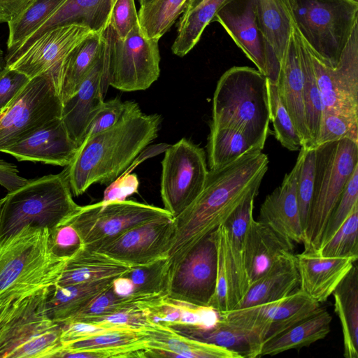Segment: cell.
Wrapping results in <instances>:
<instances>
[{"label": "cell", "instance_id": "cell-1", "mask_svg": "<svg viewBox=\"0 0 358 358\" xmlns=\"http://www.w3.org/2000/svg\"><path fill=\"white\" fill-rule=\"evenodd\" d=\"M268 162L266 154L255 150L209 170L203 191L173 217L175 232L165 262L167 276L195 245L226 222L253 187L261 185Z\"/></svg>", "mask_w": 358, "mask_h": 358}, {"label": "cell", "instance_id": "cell-2", "mask_svg": "<svg viewBox=\"0 0 358 358\" xmlns=\"http://www.w3.org/2000/svg\"><path fill=\"white\" fill-rule=\"evenodd\" d=\"M159 114L143 113L129 101L120 120L112 127L83 141L66 166L72 194H83L92 185H108L129 166L157 136Z\"/></svg>", "mask_w": 358, "mask_h": 358}, {"label": "cell", "instance_id": "cell-3", "mask_svg": "<svg viewBox=\"0 0 358 358\" xmlns=\"http://www.w3.org/2000/svg\"><path fill=\"white\" fill-rule=\"evenodd\" d=\"M49 288L0 299V358H58L61 324L46 313Z\"/></svg>", "mask_w": 358, "mask_h": 358}, {"label": "cell", "instance_id": "cell-4", "mask_svg": "<svg viewBox=\"0 0 358 358\" xmlns=\"http://www.w3.org/2000/svg\"><path fill=\"white\" fill-rule=\"evenodd\" d=\"M269 122L267 78L249 66L226 71L214 92L210 127L238 130L264 149Z\"/></svg>", "mask_w": 358, "mask_h": 358}, {"label": "cell", "instance_id": "cell-5", "mask_svg": "<svg viewBox=\"0 0 358 358\" xmlns=\"http://www.w3.org/2000/svg\"><path fill=\"white\" fill-rule=\"evenodd\" d=\"M68 259L52 252L47 227L27 225L0 238V299L56 284Z\"/></svg>", "mask_w": 358, "mask_h": 358}, {"label": "cell", "instance_id": "cell-6", "mask_svg": "<svg viewBox=\"0 0 358 358\" xmlns=\"http://www.w3.org/2000/svg\"><path fill=\"white\" fill-rule=\"evenodd\" d=\"M80 206L73 199L66 168L57 174L29 180L4 197L0 213V238L27 225L50 230Z\"/></svg>", "mask_w": 358, "mask_h": 358}, {"label": "cell", "instance_id": "cell-7", "mask_svg": "<svg viewBox=\"0 0 358 358\" xmlns=\"http://www.w3.org/2000/svg\"><path fill=\"white\" fill-rule=\"evenodd\" d=\"M292 20L309 50L334 66L356 24L358 0H289Z\"/></svg>", "mask_w": 358, "mask_h": 358}, {"label": "cell", "instance_id": "cell-8", "mask_svg": "<svg viewBox=\"0 0 358 358\" xmlns=\"http://www.w3.org/2000/svg\"><path fill=\"white\" fill-rule=\"evenodd\" d=\"M315 148L313 195L303 244L304 251L316 252L329 218L358 166V143L343 138Z\"/></svg>", "mask_w": 358, "mask_h": 358}, {"label": "cell", "instance_id": "cell-9", "mask_svg": "<svg viewBox=\"0 0 358 358\" xmlns=\"http://www.w3.org/2000/svg\"><path fill=\"white\" fill-rule=\"evenodd\" d=\"M108 84L123 92L148 89L160 74L159 41L148 38L136 24L123 38L108 27Z\"/></svg>", "mask_w": 358, "mask_h": 358}, {"label": "cell", "instance_id": "cell-10", "mask_svg": "<svg viewBox=\"0 0 358 358\" xmlns=\"http://www.w3.org/2000/svg\"><path fill=\"white\" fill-rule=\"evenodd\" d=\"M56 76L48 71L29 80L0 120V152L62 116Z\"/></svg>", "mask_w": 358, "mask_h": 358}, {"label": "cell", "instance_id": "cell-11", "mask_svg": "<svg viewBox=\"0 0 358 358\" xmlns=\"http://www.w3.org/2000/svg\"><path fill=\"white\" fill-rule=\"evenodd\" d=\"M164 153L161 197L164 208L176 217L203 191L209 171L204 150L185 138L170 145Z\"/></svg>", "mask_w": 358, "mask_h": 358}, {"label": "cell", "instance_id": "cell-12", "mask_svg": "<svg viewBox=\"0 0 358 358\" xmlns=\"http://www.w3.org/2000/svg\"><path fill=\"white\" fill-rule=\"evenodd\" d=\"M167 216L172 215L164 208L124 200L80 206L64 222L76 229L83 246H89L109 241L136 225Z\"/></svg>", "mask_w": 358, "mask_h": 358}, {"label": "cell", "instance_id": "cell-13", "mask_svg": "<svg viewBox=\"0 0 358 358\" xmlns=\"http://www.w3.org/2000/svg\"><path fill=\"white\" fill-rule=\"evenodd\" d=\"M320 303L298 288L280 299L219 313L220 320L248 331L262 344L317 312Z\"/></svg>", "mask_w": 358, "mask_h": 358}, {"label": "cell", "instance_id": "cell-14", "mask_svg": "<svg viewBox=\"0 0 358 358\" xmlns=\"http://www.w3.org/2000/svg\"><path fill=\"white\" fill-rule=\"evenodd\" d=\"M309 52L322 97L323 113L358 119V24L336 66L325 64Z\"/></svg>", "mask_w": 358, "mask_h": 358}, {"label": "cell", "instance_id": "cell-15", "mask_svg": "<svg viewBox=\"0 0 358 358\" xmlns=\"http://www.w3.org/2000/svg\"><path fill=\"white\" fill-rule=\"evenodd\" d=\"M174 232L173 217H161L130 228L109 241L84 247L131 267L144 266L166 258Z\"/></svg>", "mask_w": 358, "mask_h": 358}, {"label": "cell", "instance_id": "cell-16", "mask_svg": "<svg viewBox=\"0 0 358 358\" xmlns=\"http://www.w3.org/2000/svg\"><path fill=\"white\" fill-rule=\"evenodd\" d=\"M217 248L213 232L194 245L167 278L168 297L208 306L215 289Z\"/></svg>", "mask_w": 358, "mask_h": 358}, {"label": "cell", "instance_id": "cell-17", "mask_svg": "<svg viewBox=\"0 0 358 358\" xmlns=\"http://www.w3.org/2000/svg\"><path fill=\"white\" fill-rule=\"evenodd\" d=\"M92 32L76 24L53 27L40 35L7 67L23 73L30 79L48 71L57 76L66 57Z\"/></svg>", "mask_w": 358, "mask_h": 358}, {"label": "cell", "instance_id": "cell-18", "mask_svg": "<svg viewBox=\"0 0 358 358\" xmlns=\"http://www.w3.org/2000/svg\"><path fill=\"white\" fill-rule=\"evenodd\" d=\"M108 43L106 37V44L99 57L83 79L78 90L62 103L61 119L69 137L78 148L85 138L91 120L104 101L108 87Z\"/></svg>", "mask_w": 358, "mask_h": 358}, {"label": "cell", "instance_id": "cell-19", "mask_svg": "<svg viewBox=\"0 0 358 358\" xmlns=\"http://www.w3.org/2000/svg\"><path fill=\"white\" fill-rule=\"evenodd\" d=\"M296 162L281 185L267 195L261 205L258 221L284 238L303 243V232L296 198L298 178L304 150L300 148Z\"/></svg>", "mask_w": 358, "mask_h": 358}, {"label": "cell", "instance_id": "cell-20", "mask_svg": "<svg viewBox=\"0 0 358 358\" xmlns=\"http://www.w3.org/2000/svg\"><path fill=\"white\" fill-rule=\"evenodd\" d=\"M78 149V146L69 137L60 117L48 122L2 152L20 162L66 166L73 159Z\"/></svg>", "mask_w": 358, "mask_h": 358}, {"label": "cell", "instance_id": "cell-21", "mask_svg": "<svg viewBox=\"0 0 358 358\" xmlns=\"http://www.w3.org/2000/svg\"><path fill=\"white\" fill-rule=\"evenodd\" d=\"M213 22L222 26L257 70L266 77L268 54L258 23L256 0H233L218 11Z\"/></svg>", "mask_w": 358, "mask_h": 358}, {"label": "cell", "instance_id": "cell-22", "mask_svg": "<svg viewBox=\"0 0 358 358\" xmlns=\"http://www.w3.org/2000/svg\"><path fill=\"white\" fill-rule=\"evenodd\" d=\"M295 257L299 289L320 303L328 299L357 260L322 257L315 251H303Z\"/></svg>", "mask_w": 358, "mask_h": 358}, {"label": "cell", "instance_id": "cell-23", "mask_svg": "<svg viewBox=\"0 0 358 358\" xmlns=\"http://www.w3.org/2000/svg\"><path fill=\"white\" fill-rule=\"evenodd\" d=\"M277 87L280 99L300 138L301 148H311L303 102V82L299 43L294 25L280 62Z\"/></svg>", "mask_w": 358, "mask_h": 358}, {"label": "cell", "instance_id": "cell-24", "mask_svg": "<svg viewBox=\"0 0 358 358\" xmlns=\"http://www.w3.org/2000/svg\"><path fill=\"white\" fill-rule=\"evenodd\" d=\"M116 0H67L41 27L26 39L17 50L6 57L9 65L40 35L59 25L76 24L95 33L103 32L110 25L111 12Z\"/></svg>", "mask_w": 358, "mask_h": 358}, {"label": "cell", "instance_id": "cell-25", "mask_svg": "<svg viewBox=\"0 0 358 358\" xmlns=\"http://www.w3.org/2000/svg\"><path fill=\"white\" fill-rule=\"evenodd\" d=\"M294 243L266 225L251 220L245 241V268L249 287L283 257L293 254Z\"/></svg>", "mask_w": 358, "mask_h": 358}, {"label": "cell", "instance_id": "cell-26", "mask_svg": "<svg viewBox=\"0 0 358 358\" xmlns=\"http://www.w3.org/2000/svg\"><path fill=\"white\" fill-rule=\"evenodd\" d=\"M145 357L241 358L227 349L179 334L173 328L152 324L143 331Z\"/></svg>", "mask_w": 358, "mask_h": 358}, {"label": "cell", "instance_id": "cell-27", "mask_svg": "<svg viewBox=\"0 0 358 358\" xmlns=\"http://www.w3.org/2000/svg\"><path fill=\"white\" fill-rule=\"evenodd\" d=\"M256 6L267 49V73L275 76L294 27L289 0H256Z\"/></svg>", "mask_w": 358, "mask_h": 358}, {"label": "cell", "instance_id": "cell-28", "mask_svg": "<svg viewBox=\"0 0 358 358\" xmlns=\"http://www.w3.org/2000/svg\"><path fill=\"white\" fill-rule=\"evenodd\" d=\"M106 42L104 31L92 32L64 59L57 78V91L62 103L77 92L99 57Z\"/></svg>", "mask_w": 358, "mask_h": 358}, {"label": "cell", "instance_id": "cell-29", "mask_svg": "<svg viewBox=\"0 0 358 358\" xmlns=\"http://www.w3.org/2000/svg\"><path fill=\"white\" fill-rule=\"evenodd\" d=\"M299 285V273L293 253L281 259L268 272L252 283L235 308L280 299L296 290Z\"/></svg>", "mask_w": 358, "mask_h": 358}, {"label": "cell", "instance_id": "cell-30", "mask_svg": "<svg viewBox=\"0 0 358 358\" xmlns=\"http://www.w3.org/2000/svg\"><path fill=\"white\" fill-rule=\"evenodd\" d=\"M131 266L101 252L81 247L69 257L57 285H69L115 278L126 275Z\"/></svg>", "mask_w": 358, "mask_h": 358}, {"label": "cell", "instance_id": "cell-31", "mask_svg": "<svg viewBox=\"0 0 358 358\" xmlns=\"http://www.w3.org/2000/svg\"><path fill=\"white\" fill-rule=\"evenodd\" d=\"M114 278L60 286L50 287L45 308L50 319L62 323L86 306L112 286Z\"/></svg>", "mask_w": 358, "mask_h": 358}, {"label": "cell", "instance_id": "cell-32", "mask_svg": "<svg viewBox=\"0 0 358 358\" xmlns=\"http://www.w3.org/2000/svg\"><path fill=\"white\" fill-rule=\"evenodd\" d=\"M213 234L217 248V275L215 292L208 306L221 313L234 309L244 293L231 261L227 227L223 224Z\"/></svg>", "mask_w": 358, "mask_h": 358}, {"label": "cell", "instance_id": "cell-33", "mask_svg": "<svg viewBox=\"0 0 358 358\" xmlns=\"http://www.w3.org/2000/svg\"><path fill=\"white\" fill-rule=\"evenodd\" d=\"M334 310L343 331V355L358 357V270L355 263L334 290Z\"/></svg>", "mask_w": 358, "mask_h": 358}, {"label": "cell", "instance_id": "cell-34", "mask_svg": "<svg viewBox=\"0 0 358 358\" xmlns=\"http://www.w3.org/2000/svg\"><path fill=\"white\" fill-rule=\"evenodd\" d=\"M331 315L323 308L262 345L260 357L300 350L324 339L330 332Z\"/></svg>", "mask_w": 358, "mask_h": 358}, {"label": "cell", "instance_id": "cell-35", "mask_svg": "<svg viewBox=\"0 0 358 358\" xmlns=\"http://www.w3.org/2000/svg\"><path fill=\"white\" fill-rule=\"evenodd\" d=\"M173 329L187 337L227 349L239 355L241 358L260 357L262 344L255 336L220 317L210 328L176 327Z\"/></svg>", "mask_w": 358, "mask_h": 358}, {"label": "cell", "instance_id": "cell-36", "mask_svg": "<svg viewBox=\"0 0 358 358\" xmlns=\"http://www.w3.org/2000/svg\"><path fill=\"white\" fill-rule=\"evenodd\" d=\"M233 0H187L178 24L173 53L182 57L199 41L206 27L218 11Z\"/></svg>", "mask_w": 358, "mask_h": 358}, {"label": "cell", "instance_id": "cell-37", "mask_svg": "<svg viewBox=\"0 0 358 358\" xmlns=\"http://www.w3.org/2000/svg\"><path fill=\"white\" fill-rule=\"evenodd\" d=\"M260 185L253 187L224 223L228 230L231 261L244 295L249 283L245 268V241L248 226L253 218L254 201Z\"/></svg>", "mask_w": 358, "mask_h": 358}, {"label": "cell", "instance_id": "cell-38", "mask_svg": "<svg viewBox=\"0 0 358 358\" xmlns=\"http://www.w3.org/2000/svg\"><path fill=\"white\" fill-rule=\"evenodd\" d=\"M262 150L238 130L226 127H210L207 143L210 171L218 169L245 154Z\"/></svg>", "mask_w": 358, "mask_h": 358}, {"label": "cell", "instance_id": "cell-39", "mask_svg": "<svg viewBox=\"0 0 358 358\" xmlns=\"http://www.w3.org/2000/svg\"><path fill=\"white\" fill-rule=\"evenodd\" d=\"M67 0H35L21 15L8 23L7 53L17 48L47 21Z\"/></svg>", "mask_w": 358, "mask_h": 358}, {"label": "cell", "instance_id": "cell-40", "mask_svg": "<svg viewBox=\"0 0 358 358\" xmlns=\"http://www.w3.org/2000/svg\"><path fill=\"white\" fill-rule=\"evenodd\" d=\"M296 32L303 74V102L306 122L311 139V148H314L318 136L324 108L310 52L296 29Z\"/></svg>", "mask_w": 358, "mask_h": 358}, {"label": "cell", "instance_id": "cell-41", "mask_svg": "<svg viewBox=\"0 0 358 358\" xmlns=\"http://www.w3.org/2000/svg\"><path fill=\"white\" fill-rule=\"evenodd\" d=\"M187 0H153L141 6L138 22L148 38L159 40L182 13Z\"/></svg>", "mask_w": 358, "mask_h": 358}, {"label": "cell", "instance_id": "cell-42", "mask_svg": "<svg viewBox=\"0 0 358 358\" xmlns=\"http://www.w3.org/2000/svg\"><path fill=\"white\" fill-rule=\"evenodd\" d=\"M316 252L326 257L358 259V206L330 239Z\"/></svg>", "mask_w": 358, "mask_h": 358}, {"label": "cell", "instance_id": "cell-43", "mask_svg": "<svg viewBox=\"0 0 358 358\" xmlns=\"http://www.w3.org/2000/svg\"><path fill=\"white\" fill-rule=\"evenodd\" d=\"M270 121L272 122L276 139L286 149L299 150L301 142L292 120L282 104L277 85L268 80Z\"/></svg>", "mask_w": 358, "mask_h": 358}, {"label": "cell", "instance_id": "cell-44", "mask_svg": "<svg viewBox=\"0 0 358 358\" xmlns=\"http://www.w3.org/2000/svg\"><path fill=\"white\" fill-rule=\"evenodd\" d=\"M166 258L151 264L133 266L124 275L134 286V293L159 294L166 295L167 277L165 271Z\"/></svg>", "mask_w": 358, "mask_h": 358}, {"label": "cell", "instance_id": "cell-45", "mask_svg": "<svg viewBox=\"0 0 358 358\" xmlns=\"http://www.w3.org/2000/svg\"><path fill=\"white\" fill-rule=\"evenodd\" d=\"M303 148L304 152L298 178L296 198L301 223L304 235L309 219L313 195L315 148Z\"/></svg>", "mask_w": 358, "mask_h": 358}, {"label": "cell", "instance_id": "cell-46", "mask_svg": "<svg viewBox=\"0 0 358 358\" xmlns=\"http://www.w3.org/2000/svg\"><path fill=\"white\" fill-rule=\"evenodd\" d=\"M357 206L358 166L348 179L340 199L329 218L322 236L320 248L330 239Z\"/></svg>", "mask_w": 358, "mask_h": 358}, {"label": "cell", "instance_id": "cell-47", "mask_svg": "<svg viewBox=\"0 0 358 358\" xmlns=\"http://www.w3.org/2000/svg\"><path fill=\"white\" fill-rule=\"evenodd\" d=\"M343 138L358 143V119L334 113H323L314 148Z\"/></svg>", "mask_w": 358, "mask_h": 358}, {"label": "cell", "instance_id": "cell-48", "mask_svg": "<svg viewBox=\"0 0 358 358\" xmlns=\"http://www.w3.org/2000/svg\"><path fill=\"white\" fill-rule=\"evenodd\" d=\"M128 102L122 101L119 98L103 101L91 120L84 140L115 125L124 113Z\"/></svg>", "mask_w": 358, "mask_h": 358}, {"label": "cell", "instance_id": "cell-49", "mask_svg": "<svg viewBox=\"0 0 358 358\" xmlns=\"http://www.w3.org/2000/svg\"><path fill=\"white\" fill-rule=\"evenodd\" d=\"M50 243L52 252L65 258L70 257L83 246L78 231L66 222L50 230Z\"/></svg>", "mask_w": 358, "mask_h": 358}, {"label": "cell", "instance_id": "cell-50", "mask_svg": "<svg viewBox=\"0 0 358 358\" xmlns=\"http://www.w3.org/2000/svg\"><path fill=\"white\" fill-rule=\"evenodd\" d=\"M138 24L134 0H116L111 12L109 25L113 31L123 38Z\"/></svg>", "mask_w": 358, "mask_h": 358}, {"label": "cell", "instance_id": "cell-51", "mask_svg": "<svg viewBox=\"0 0 358 358\" xmlns=\"http://www.w3.org/2000/svg\"><path fill=\"white\" fill-rule=\"evenodd\" d=\"M29 80L22 72L6 68L0 74V113L10 105Z\"/></svg>", "mask_w": 358, "mask_h": 358}, {"label": "cell", "instance_id": "cell-52", "mask_svg": "<svg viewBox=\"0 0 358 358\" xmlns=\"http://www.w3.org/2000/svg\"><path fill=\"white\" fill-rule=\"evenodd\" d=\"M113 329H109L98 324L83 321H69L61 323L60 339L62 348L73 342Z\"/></svg>", "mask_w": 358, "mask_h": 358}, {"label": "cell", "instance_id": "cell-53", "mask_svg": "<svg viewBox=\"0 0 358 358\" xmlns=\"http://www.w3.org/2000/svg\"><path fill=\"white\" fill-rule=\"evenodd\" d=\"M139 180L135 173H123L108 184L103 192V203L126 200L128 196L137 193Z\"/></svg>", "mask_w": 358, "mask_h": 358}, {"label": "cell", "instance_id": "cell-54", "mask_svg": "<svg viewBox=\"0 0 358 358\" xmlns=\"http://www.w3.org/2000/svg\"><path fill=\"white\" fill-rule=\"evenodd\" d=\"M18 173L16 166L0 159V185L8 192L18 189L29 181L20 176Z\"/></svg>", "mask_w": 358, "mask_h": 358}, {"label": "cell", "instance_id": "cell-55", "mask_svg": "<svg viewBox=\"0 0 358 358\" xmlns=\"http://www.w3.org/2000/svg\"><path fill=\"white\" fill-rule=\"evenodd\" d=\"M35 0H0V23H8L21 15Z\"/></svg>", "mask_w": 358, "mask_h": 358}, {"label": "cell", "instance_id": "cell-56", "mask_svg": "<svg viewBox=\"0 0 358 358\" xmlns=\"http://www.w3.org/2000/svg\"><path fill=\"white\" fill-rule=\"evenodd\" d=\"M170 145L166 143L155 144L146 146L134 159L124 173H131V171L139 164L147 159L157 156L160 153L164 152Z\"/></svg>", "mask_w": 358, "mask_h": 358}, {"label": "cell", "instance_id": "cell-57", "mask_svg": "<svg viewBox=\"0 0 358 358\" xmlns=\"http://www.w3.org/2000/svg\"><path fill=\"white\" fill-rule=\"evenodd\" d=\"M111 288L117 295L120 296H129L134 292L132 282L125 275L114 278Z\"/></svg>", "mask_w": 358, "mask_h": 358}, {"label": "cell", "instance_id": "cell-58", "mask_svg": "<svg viewBox=\"0 0 358 358\" xmlns=\"http://www.w3.org/2000/svg\"><path fill=\"white\" fill-rule=\"evenodd\" d=\"M7 67L6 57L3 55V52L0 48V74L6 69Z\"/></svg>", "mask_w": 358, "mask_h": 358}, {"label": "cell", "instance_id": "cell-59", "mask_svg": "<svg viewBox=\"0 0 358 358\" xmlns=\"http://www.w3.org/2000/svg\"><path fill=\"white\" fill-rule=\"evenodd\" d=\"M153 0H138L141 6H145L146 4L150 3Z\"/></svg>", "mask_w": 358, "mask_h": 358}, {"label": "cell", "instance_id": "cell-60", "mask_svg": "<svg viewBox=\"0 0 358 358\" xmlns=\"http://www.w3.org/2000/svg\"><path fill=\"white\" fill-rule=\"evenodd\" d=\"M3 201H4V198L0 199V213H1V207L3 203Z\"/></svg>", "mask_w": 358, "mask_h": 358}, {"label": "cell", "instance_id": "cell-61", "mask_svg": "<svg viewBox=\"0 0 358 358\" xmlns=\"http://www.w3.org/2000/svg\"><path fill=\"white\" fill-rule=\"evenodd\" d=\"M6 109H7V108H6ZM6 110L0 113V120H1V118L2 117L3 115L4 114V113H5Z\"/></svg>", "mask_w": 358, "mask_h": 358}]
</instances>
